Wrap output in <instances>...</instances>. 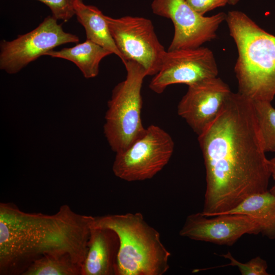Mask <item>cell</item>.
I'll return each instance as SVG.
<instances>
[{"mask_svg": "<svg viewBox=\"0 0 275 275\" xmlns=\"http://www.w3.org/2000/svg\"><path fill=\"white\" fill-rule=\"evenodd\" d=\"M198 139L206 169L203 215L222 214L251 195L268 191L269 160L251 99L231 92Z\"/></svg>", "mask_w": 275, "mask_h": 275, "instance_id": "cell-1", "label": "cell"}, {"mask_svg": "<svg viewBox=\"0 0 275 275\" xmlns=\"http://www.w3.org/2000/svg\"><path fill=\"white\" fill-rule=\"evenodd\" d=\"M93 216L67 204L52 214L23 211L0 203V274L22 275L46 254H69L81 267L86 256Z\"/></svg>", "mask_w": 275, "mask_h": 275, "instance_id": "cell-2", "label": "cell"}, {"mask_svg": "<svg viewBox=\"0 0 275 275\" xmlns=\"http://www.w3.org/2000/svg\"><path fill=\"white\" fill-rule=\"evenodd\" d=\"M226 21L237 49L238 92L252 100L271 102L275 96V36L240 11H229Z\"/></svg>", "mask_w": 275, "mask_h": 275, "instance_id": "cell-3", "label": "cell"}, {"mask_svg": "<svg viewBox=\"0 0 275 275\" xmlns=\"http://www.w3.org/2000/svg\"><path fill=\"white\" fill-rule=\"evenodd\" d=\"M93 224L118 235L117 275H162L169 269L171 254L141 213L93 216Z\"/></svg>", "mask_w": 275, "mask_h": 275, "instance_id": "cell-4", "label": "cell"}, {"mask_svg": "<svg viewBox=\"0 0 275 275\" xmlns=\"http://www.w3.org/2000/svg\"><path fill=\"white\" fill-rule=\"evenodd\" d=\"M126 78L118 84L107 102L104 134L112 151H124L145 132L141 119V90L147 76L139 64L128 61L124 65Z\"/></svg>", "mask_w": 275, "mask_h": 275, "instance_id": "cell-5", "label": "cell"}, {"mask_svg": "<svg viewBox=\"0 0 275 275\" xmlns=\"http://www.w3.org/2000/svg\"><path fill=\"white\" fill-rule=\"evenodd\" d=\"M174 149L171 135L160 127L151 125L128 148L116 153L113 173L128 182L151 179L168 164Z\"/></svg>", "mask_w": 275, "mask_h": 275, "instance_id": "cell-6", "label": "cell"}, {"mask_svg": "<svg viewBox=\"0 0 275 275\" xmlns=\"http://www.w3.org/2000/svg\"><path fill=\"white\" fill-rule=\"evenodd\" d=\"M104 16L126 63L131 61L139 64L147 76L157 74L166 50L156 36L152 21L142 17L125 16L115 18Z\"/></svg>", "mask_w": 275, "mask_h": 275, "instance_id": "cell-7", "label": "cell"}, {"mask_svg": "<svg viewBox=\"0 0 275 275\" xmlns=\"http://www.w3.org/2000/svg\"><path fill=\"white\" fill-rule=\"evenodd\" d=\"M57 21L52 15L48 16L30 32L11 41L2 40L0 69L9 74H15L58 46L78 43V36L65 32Z\"/></svg>", "mask_w": 275, "mask_h": 275, "instance_id": "cell-8", "label": "cell"}, {"mask_svg": "<svg viewBox=\"0 0 275 275\" xmlns=\"http://www.w3.org/2000/svg\"><path fill=\"white\" fill-rule=\"evenodd\" d=\"M155 14L170 19L174 26L168 50L198 48L216 37V32L227 14L219 12L204 16L195 11L186 0H153Z\"/></svg>", "mask_w": 275, "mask_h": 275, "instance_id": "cell-9", "label": "cell"}, {"mask_svg": "<svg viewBox=\"0 0 275 275\" xmlns=\"http://www.w3.org/2000/svg\"><path fill=\"white\" fill-rule=\"evenodd\" d=\"M218 68L213 52L208 48L166 51L160 69L149 84L150 89L162 93L170 85L188 86L217 77Z\"/></svg>", "mask_w": 275, "mask_h": 275, "instance_id": "cell-10", "label": "cell"}, {"mask_svg": "<svg viewBox=\"0 0 275 275\" xmlns=\"http://www.w3.org/2000/svg\"><path fill=\"white\" fill-rule=\"evenodd\" d=\"M208 218L202 212L188 215L179 232L182 237L232 245L245 234L261 233V227L254 217L242 214H222Z\"/></svg>", "mask_w": 275, "mask_h": 275, "instance_id": "cell-11", "label": "cell"}, {"mask_svg": "<svg viewBox=\"0 0 275 275\" xmlns=\"http://www.w3.org/2000/svg\"><path fill=\"white\" fill-rule=\"evenodd\" d=\"M188 87L177 113L198 135L220 114L231 91L217 76Z\"/></svg>", "mask_w": 275, "mask_h": 275, "instance_id": "cell-12", "label": "cell"}, {"mask_svg": "<svg viewBox=\"0 0 275 275\" xmlns=\"http://www.w3.org/2000/svg\"><path fill=\"white\" fill-rule=\"evenodd\" d=\"M119 248L117 234L111 229L94 226L92 221L81 275H117Z\"/></svg>", "mask_w": 275, "mask_h": 275, "instance_id": "cell-13", "label": "cell"}, {"mask_svg": "<svg viewBox=\"0 0 275 275\" xmlns=\"http://www.w3.org/2000/svg\"><path fill=\"white\" fill-rule=\"evenodd\" d=\"M75 15L84 28L88 39L117 56L124 65L126 62L111 35L105 15L96 7L85 4L82 0H75Z\"/></svg>", "mask_w": 275, "mask_h": 275, "instance_id": "cell-14", "label": "cell"}, {"mask_svg": "<svg viewBox=\"0 0 275 275\" xmlns=\"http://www.w3.org/2000/svg\"><path fill=\"white\" fill-rule=\"evenodd\" d=\"M113 54L108 50L88 40L73 47L60 50H52L45 55L63 59L73 63L86 78L96 77L99 71V64L105 57Z\"/></svg>", "mask_w": 275, "mask_h": 275, "instance_id": "cell-15", "label": "cell"}, {"mask_svg": "<svg viewBox=\"0 0 275 275\" xmlns=\"http://www.w3.org/2000/svg\"><path fill=\"white\" fill-rule=\"evenodd\" d=\"M228 213L245 214L255 218L263 235L270 239L275 238V195L270 191L251 195L222 214Z\"/></svg>", "mask_w": 275, "mask_h": 275, "instance_id": "cell-16", "label": "cell"}, {"mask_svg": "<svg viewBox=\"0 0 275 275\" xmlns=\"http://www.w3.org/2000/svg\"><path fill=\"white\" fill-rule=\"evenodd\" d=\"M81 270L69 254H46L33 262L22 275H81Z\"/></svg>", "mask_w": 275, "mask_h": 275, "instance_id": "cell-17", "label": "cell"}, {"mask_svg": "<svg viewBox=\"0 0 275 275\" xmlns=\"http://www.w3.org/2000/svg\"><path fill=\"white\" fill-rule=\"evenodd\" d=\"M265 152H275V108L271 102L252 100Z\"/></svg>", "mask_w": 275, "mask_h": 275, "instance_id": "cell-18", "label": "cell"}, {"mask_svg": "<svg viewBox=\"0 0 275 275\" xmlns=\"http://www.w3.org/2000/svg\"><path fill=\"white\" fill-rule=\"evenodd\" d=\"M229 259L230 263L226 265L218 266L216 267L225 266H237L242 275H268L267 264L265 260L260 257H255L249 261L242 263L236 260L230 252L222 255Z\"/></svg>", "mask_w": 275, "mask_h": 275, "instance_id": "cell-19", "label": "cell"}, {"mask_svg": "<svg viewBox=\"0 0 275 275\" xmlns=\"http://www.w3.org/2000/svg\"><path fill=\"white\" fill-rule=\"evenodd\" d=\"M50 9L52 16L64 22L69 20L74 15L75 0H37Z\"/></svg>", "mask_w": 275, "mask_h": 275, "instance_id": "cell-20", "label": "cell"}, {"mask_svg": "<svg viewBox=\"0 0 275 275\" xmlns=\"http://www.w3.org/2000/svg\"><path fill=\"white\" fill-rule=\"evenodd\" d=\"M186 1L195 11L202 15L216 8L224 7L228 4V0H186Z\"/></svg>", "mask_w": 275, "mask_h": 275, "instance_id": "cell-21", "label": "cell"}, {"mask_svg": "<svg viewBox=\"0 0 275 275\" xmlns=\"http://www.w3.org/2000/svg\"><path fill=\"white\" fill-rule=\"evenodd\" d=\"M269 168L271 174V177L275 182V156L269 160ZM271 193L275 195V184L271 187L269 190Z\"/></svg>", "mask_w": 275, "mask_h": 275, "instance_id": "cell-22", "label": "cell"}, {"mask_svg": "<svg viewBox=\"0 0 275 275\" xmlns=\"http://www.w3.org/2000/svg\"><path fill=\"white\" fill-rule=\"evenodd\" d=\"M240 0H228V4L230 5H235L237 4Z\"/></svg>", "mask_w": 275, "mask_h": 275, "instance_id": "cell-23", "label": "cell"}]
</instances>
